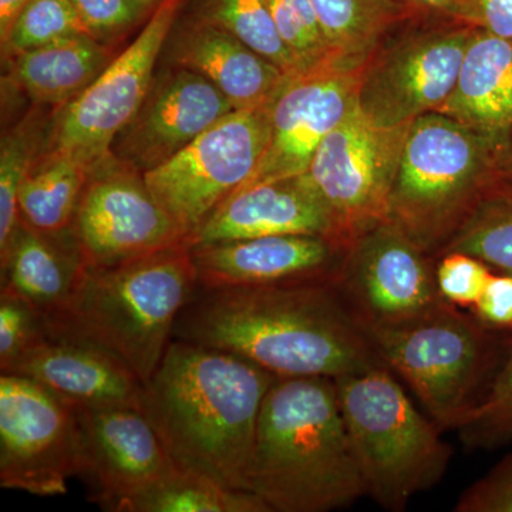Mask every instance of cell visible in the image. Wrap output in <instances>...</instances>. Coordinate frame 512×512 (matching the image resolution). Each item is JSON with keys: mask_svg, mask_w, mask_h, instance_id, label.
I'll return each instance as SVG.
<instances>
[{"mask_svg": "<svg viewBox=\"0 0 512 512\" xmlns=\"http://www.w3.org/2000/svg\"><path fill=\"white\" fill-rule=\"evenodd\" d=\"M348 251L322 235H276L191 247L202 288L339 284Z\"/></svg>", "mask_w": 512, "mask_h": 512, "instance_id": "obj_18", "label": "cell"}, {"mask_svg": "<svg viewBox=\"0 0 512 512\" xmlns=\"http://www.w3.org/2000/svg\"><path fill=\"white\" fill-rule=\"evenodd\" d=\"M123 512H271L258 495L177 470L127 504Z\"/></svg>", "mask_w": 512, "mask_h": 512, "instance_id": "obj_29", "label": "cell"}, {"mask_svg": "<svg viewBox=\"0 0 512 512\" xmlns=\"http://www.w3.org/2000/svg\"><path fill=\"white\" fill-rule=\"evenodd\" d=\"M474 26L433 19L390 33L363 64L356 104L377 126L437 113L454 86Z\"/></svg>", "mask_w": 512, "mask_h": 512, "instance_id": "obj_9", "label": "cell"}, {"mask_svg": "<svg viewBox=\"0 0 512 512\" xmlns=\"http://www.w3.org/2000/svg\"><path fill=\"white\" fill-rule=\"evenodd\" d=\"M335 382L367 495L384 510H406L450 466L453 450L441 439L443 430L417 409L389 367H370Z\"/></svg>", "mask_w": 512, "mask_h": 512, "instance_id": "obj_6", "label": "cell"}, {"mask_svg": "<svg viewBox=\"0 0 512 512\" xmlns=\"http://www.w3.org/2000/svg\"><path fill=\"white\" fill-rule=\"evenodd\" d=\"M276 377L234 353L173 339L144 386L143 412L178 470L249 491L259 414Z\"/></svg>", "mask_w": 512, "mask_h": 512, "instance_id": "obj_2", "label": "cell"}, {"mask_svg": "<svg viewBox=\"0 0 512 512\" xmlns=\"http://www.w3.org/2000/svg\"><path fill=\"white\" fill-rule=\"evenodd\" d=\"M29 0H0V39L6 36L13 19Z\"/></svg>", "mask_w": 512, "mask_h": 512, "instance_id": "obj_42", "label": "cell"}, {"mask_svg": "<svg viewBox=\"0 0 512 512\" xmlns=\"http://www.w3.org/2000/svg\"><path fill=\"white\" fill-rule=\"evenodd\" d=\"M160 62L201 74L221 90L235 110L265 103L288 77L228 30L192 13L175 22Z\"/></svg>", "mask_w": 512, "mask_h": 512, "instance_id": "obj_21", "label": "cell"}, {"mask_svg": "<svg viewBox=\"0 0 512 512\" xmlns=\"http://www.w3.org/2000/svg\"><path fill=\"white\" fill-rule=\"evenodd\" d=\"M174 339L234 353L278 377H339L384 366L338 284L202 288Z\"/></svg>", "mask_w": 512, "mask_h": 512, "instance_id": "obj_1", "label": "cell"}, {"mask_svg": "<svg viewBox=\"0 0 512 512\" xmlns=\"http://www.w3.org/2000/svg\"><path fill=\"white\" fill-rule=\"evenodd\" d=\"M76 409L26 377L0 376V487L37 497L67 493L77 473Z\"/></svg>", "mask_w": 512, "mask_h": 512, "instance_id": "obj_12", "label": "cell"}, {"mask_svg": "<svg viewBox=\"0 0 512 512\" xmlns=\"http://www.w3.org/2000/svg\"><path fill=\"white\" fill-rule=\"evenodd\" d=\"M74 409L143 410L144 384L117 357L82 340L47 335L9 367Z\"/></svg>", "mask_w": 512, "mask_h": 512, "instance_id": "obj_19", "label": "cell"}, {"mask_svg": "<svg viewBox=\"0 0 512 512\" xmlns=\"http://www.w3.org/2000/svg\"><path fill=\"white\" fill-rule=\"evenodd\" d=\"M141 2L146 3L150 8L156 9L163 0H141Z\"/></svg>", "mask_w": 512, "mask_h": 512, "instance_id": "obj_43", "label": "cell"}, {"mask_svg": "<svg viewBox=\"0 0 512 512\" xmlns=\"http://www.w3.org/2000/svg\"><path fill=\"white\" fill-rule=\"evenodd\" d=\"M248 490L271 512H328L367 495L338 387L276 377L259 414Z\"/></svg>", "mask_w": 512, "mask_h": 512, "instance_id": "obj_3", "label": "cell"}, {"mask_svg": "<svg viewBox=\"0 0 512 512\" xmlns=\"http://www.w3.org/2000/svg\"><path fill=\"white\" fill-rule=\"evenodd\" d=\"M366 330L383 365L410 387L443 431L461 429L477 409L510 335L447 301L402 325Z\"/></svg>", "mask_w": 512, "mask_h": 512, "instance_id": "obj_5", "label": "cell"}, {"mask_svg": "<svg viewBox=\"0 0 512 512\" xmlns=\"http://www.w3.org/2000/svg\"><path fill=\"white\" fill-rule=\"evenodd\" d=\"M409 124L377 126L355 104L320 144L306 171L335 225L336 238H357L390 220V200Z\"/></svg>", "mask_w": 512, "mask_h": 512, "instance_id": "obj_10", "label": "cell"}, {"mask_svg": "<svg viewBox=\"0 0 512 512\" xmlns=\"http://www.w3.org/2000/svg\"><path fill=\"white\" fill-rule=\"evenodd\" d=\"M197 286L190 244L119 265H83L69 301L46 320L47 330L106 350L146 386Z\"/></svg>", "mask_w": 512, "mask_h": 512, "instance_id": "obj_4", "label": "cell"}, {"mask_svg": "<svg viewBox=\"0 0 512 512\" xmlns=\"http://www.w3.org/2000/svg\"><path fill=\"white\" fill-rule=\"evenodd\" d=\"M437 113L497 147L512 124V40L474 28L456 86Z\"/></svg>", "mask_w": 512, "mask_h": 512, "instance_id": "obj_22", "label": "cell"}, {"mask_svg": "<svg viewBox=\"0 0 512 512\" xmlns=\"http://www.w3.org/2000/svg\"><path fill=\"white\" fill-rule=\"evenodd\" d=\"M232 111L231 101L210 80L185 67L161 63L146 99L114 138L110 153L146 174Z\"/></svg>", "mask_w": 512, "mask_h": 512, "instance_id": "obj_17", "label": "cell"}, {"mask_svg": "<svg viewBox=\"0 0 512 512\" xmlns=\"http://www.w3.org/2000/svg\"><path fill=\"white\" fill-rule=\"evenodd\" d=\"M463 252L483 261L494 272L512 274V183L495 180L441 249Z\"/></svg>", "mask_w": 512, "mask_h": 512, "instance_id": "obj_27", "label": "cell"}, {"mask_svg": "<svg viewBox=\"0 0 512 512\" xmlns=\"http://www.w3.org/2000/svg\"><path fill=\"white\" fill-rule=\"evenodd\" d=\"M436 259V282L441 298L460 308H473L493 276V269L476 256L463 252H447Z\"/></svg>", "mask_w": 512, "mask_h": 512, "instance_id": "obj_36", "label": "cell"}, {"mask_svg": "<svg viewBox=\"0 0 512 512\" xmlns=\"http://www.w3.org/2000/svg\"><path fill=\"white\" fill-rule=\"evenodd\" d=\"M87 35L113 49L134 28L147 22L154 10L141 0H70Z\"/></svg>", "mask_w": 512, "mask_h": 512, "instance_id": "obj_34", "label": "cell"}, {"mask_svg": "<svg viewBox=\"0 0 512 512\" xmlns=\"http://www.w3.org/2000/svg\"><path fill=\"white\" fill-rule=\"evenodd\" d=\"M466 22L512 40V0H461Z\"/></svg>", "mask_w": 512, "mask_h": 512, "instance_id": "obj_39", "label": "cell"}, {"mask_svg": "<svg viewBox=\"0 0 512 512\" xmlns=\"http://www.w3.org/2000/svg\"><path fill=\"white\" fill-rule=\"evenodd\" d=\"M77 473L100 508L128 503L178 470L146 413L134 407L76 409Z\"/></svg>", "mask_w": 512, "mask_h": 512, "instance_id": "obj_15", "label": "cell"}, {"mask_svg": "<svg viewBox=\"0 0 512 512\" xmlns=\"http://www.w3.org/2000/svg\"><path fill=\"white\" fill-rule=\"evenodd\" d=\"M114 57L111 47L79 35L10 57L9 77L36 106L57 109L86 92Z\"/></svg>", "mask_w": 512, "mask_h": 512, "instance_id": "obj_24", "label": "cell"}, {"mask_svg": "<svg viewBox=\"0 0 512 512\" xmlns=\"http://www.w3.org/2000/svg\"><path fill=\"white\" fill-rule=\"evenodd\" d=\"M471 312L487 328L512 333V274L494 272Z\"/></svg>", "mask_w": 512, "mask_h": 512, "instance_id": "obj_38", "label": "cell"}, {"mask_svg": "<svg viewBox=\"0 0 512 512\" xmlns=\"http://www.w3.org/2000/svg\"><path fill=\"white\" fill-rule=\"evenodd\" d=\"M79 35L87 33L70 0H29L0 39L3 59Z\"/></svg>", "mask_w": 512, "mask_h": 512, "instance_id": "obj_31", "label": "cell"}, {"mask_svg": "<svg viewBox=\"0 0 512 512\" xmlns=\"http://www.w3.org/2000/svg\"><path fill=\"white\" fill-rule=\"evenodd\" d=\"M456 512H512V453L458 498Z\"/></svg>", "mask_w": 512, "mask_h": 512, "instance_id": "obj_37", "label": "cell"}, {"mask_svg": "<svg viewBox=\"0 0 512 512\" xmlns=\"http://www.w3.org/2000/svg\"><path fill=\"white\" fill-rule=\"evenodd\" d=\"M403 5L414 16L421 13L426 18L457 20V22L467 23L461 0H403Z\"/></svg>", "mask_w": 512, "mask_h": 512, "instance_id": "obj_40", "label": "cell"}, {"mask_svg": "<svg viewBox=\"0 0 512 512\" xmlns=\"http://www.w3.org/2000/svg\"><path fill=\"white\" fill-rule=\"evenodd\" d=\"M343 66L360 67L413 13L399 0H311Z\"/></svg>", "mask_w": 512, "mask_h": 512, "instance_id": "obj_26", "label": "cell"}, {"mask_svg": "<svg viewBox=\"0 0 512 512\" xmlns=\"http://www.w3.org/2000/svg\"><path fill=\"white\" fill-rule=\"evenodd\" d=\"M494 173L498 180L512 183V124L503 140L494 148Z\"/></svg>", "mask_w": 512, "mask_h": 512, "instance_id": "obj_41", "label": "cell"}, {"mask_svg": "<svg viewBox=\"0 0 512 512\" xmlns=\"http://www.w3.org/2000/svg\"><path fill=\"white\" fill-rule=\"evenodd\" d=\"M272 97L259 106L232 111L177 156L143 174L190 245L261 163L271 134Z\"/></svg>", "mask_w": 512, "mask_h": 512, "instance_id": "obj_8", "label": "cell"}, {"mask_svg": "<svg viewBox=\"0 0 512 512\" xmlns=\"http://www.w3.org/2000/svg\"><path fill=\"white\" fill-rule=\"evenodd\" d=\"M362 69L329 64L286 77L272 97L268 147L242 188L305 174L320 144L355 106Z\"/></svg>", "mask_w": 512, "mask_h": 512, "instance_id": "obj_16", "label": "cell"}, {"mask_svg": "<svg viewBox=\"0 0 512 512\" xmlns=\"http://www.w3.org/2000/svg\"><path fill=\"white\" fill-rule=\"evenodd\" d=\"M184 2L163 0L133 43L86 92L53 109L45 151L69 154L89 168L109 156L114 138L146 99Z\"/></svg>", "mask_w": 512, "mask_h": 512, "instance_id": "obj_11", "label": "cell"}, {"mask_svg": "<svg viewBox=\"0 0 512 512\" xmlns=\"http://www.w3.org/2000/svg\"><path fill=\"white\" fill-rule=\"evenodd\" d=\"M457 431L461 441L473 448L491 450L512 440V333L508 335L503 362L487 393L467 423Z\"/></svg>", "mask_w": 512, "mask_h": 512, "instance_id": "obj_33", "label": "cell"}, {"mask_svg": "<svg viewBox=\"0 0 512 512\" xmlns=\"http://www.w3.org/2000/svg\"><path fill=\"white\" fill-rule=\"evenodd\" d=\"M266 3L299 72L340 64L311 0H266Z\"/></svg>", "mask_w": 512, "mask_h": 512, "instance_id": "obj_32", "label": "cell"}, {"mask_svg": "<svg viewBox=\"0 0 512 512\" xmlns=\"http://www.w3.org/2000/svg\"><path fill=\"white\" fill-rule=\"evenodd\" d=\"M36 106L15 126L3 130L0 141V251L8 247L18 227L20 185L45 153L52 113Z\"/></svg>", "mask_w": 512, "mask_h": 512, "instance_id": "obj_28", "label": "cell"}, {"mask_svg": "<svg viewBox=\"0 0 512 512\" xmlns=\"http://www.w3.org/2000/svg\"><path fill=\"white\" fill-rule=\"evenodd\" d=\"M192 15L228 30L288 76L299 74L266 0H194Z\"/></svg>", "mask_w": 512, "mask_h": 512, "instance_id": "obj_30", "label": "cell"}, {"mask_svg": "<svg viewBox=\"0 0 512 512\" xmlns=\"http://www.w3.org/2000/svg\"><path fill=\"white\" fill-rule=\"evenodd\" d=\"M276 235H322L340 244L328 207L308 174L235 192L202 225L191 247Z\"/></svg>", "mask_w": 512, "mask_h": 512, "instance_id": "obj_20", "label": "cell"}, {"mask_svg": "<svg viewBox=\"0 0 512 512\" xmlns=\"http://www.w3.org/2000/svg\"><path fill=\"white\" fill-rule=\"evenodd\" d=\"M495 180L488 141L444 114H424L407 134L390 221L436 259Z\"/></svg>", "mask_w": 512, "mask_h": 512, "instance_id": "obj_7", "label": "cell"}, {"mask_svg": "<svg viewBox=\"0 0 512 512\" xmlns=\"http://www.w3.org/2000/svg\"><path fill=\"white\" fill-rule=\"evenodd\" d=\"M49 335L45 319L18 296L0 292V370L6 372L26 350Z\"/></svg>", "mask_w": 512, "mask_h": 512, "instance_id": "obj_35", "label": "cell"}, {"mask_svg": "<svg viewBox=\"0 0 512 512\" xmlns=\"http://www.w3.org/2000/svg\"><path fill=\"white\" fill-rule=\"evenodd\" d=\"M338 286L365 329L402 325L444 302L434 258L390 220L353 242Z\"/></svg>", "mask_w": 512, "mask_h": 512, "instance_id": "obj_14", "label": "cell"}, {"mask_svg": "<svg viewBox=\"0 0 512 512\" xmlns=\"http://www.w3.org/2000/svg\"><path fill=\"white\" fill-rule=\"evenodd\" d=\"M84 266H113L190 244L144 175L109 154L90 168L73 221Z\"/></svg>", "mask_w": 512, "mask_h": 512, "instance_id": "obj_13", "label": "cell"}, {"mask_svg": "<svg viewBox=\"0 0 512 512\" xmlns=\"http://www.w3.org/2000/svg\"><path fill=\"white\" fill-rule=\"evenodd\" d=\"M90 168L69 154L45 151L20 185V218L49 235L70 234Z\"/></svg>", "mask_w": 512, "mask_h": 512, "instance_id": "obj_25", "label": "cell"}, {"mask_svg": "<svg viewBox=\"0 0 512 512\" xmlns=\"http://www.w3.org/2000/svg\"><path fill=\"white\" fill-rule=\"evenodd\" d=\"M0 266L2 292L29 303L46 322L69 301L83 262L73 232L45 234L20 218Z\"/></svg>", "mask_w": 512, "mask_h": 512, "instance_id": "obj_23", "label": "cell"}]
</instances>
